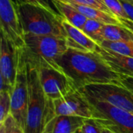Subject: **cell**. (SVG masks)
<instances>
[{"label":"cell","instance_id":"1","mask_svg":"<svg viewBox=\"0 0 133 133\" xmlns=\"http://www.w3.org/2000/svg\"><path fill=\"white\" fill-rule=\"evenodd\" d=\"M56 64L76 90L94 84L122 85L121 75L113 71L97 51L68 48Z\"/></svg>","mask_w":133,"mask_h":133},{"label":"cell","instance_id":"2","mask_svg":"<svg viewBox=\"0 0 133 133\" xmlns=\"http://www.w3.org/2000/svg\"><path fill=\"white\" fill-rule=\"evenodd\" d=\"M22 50L26 62L37 70L41 68L60 69L56 61L68 50V46L65 37L25 33Z\"/></svg>","mask_w":133,"mask_h":133},{"label":"cell","instance_id":"3","mask_svg":"<svg viewBox=\"0 0 133 133\" xmlns=\"http://www.w3.org/2000/svg\"><path fill=\"white\" fill-rule=\"evenodd\" d=\"M26 61V60H25ZM26 63L28 105L25 133H42L45 124L53 118V101L49 100L41 85L38 71Z\"/></svg>","mask_w":133,"mask_h":133},{"label":"cell","instance_id":"4","mask_svg":"<svg viewBox=\"0 0 133 133\" xmlns=\"http://www.w3.org/2000/svg\"><path fill=\"white\" fill-rule=\"evenodd\" d=\"M25 33L36 35H50L66 38L62 23L63 17L48 9L31 4L17 6Z\"/></svg>","mask_w":133,"mask_h":133},{"label":"cell","instance_id":"5","mask_svg":"<svg viewBox=\"0 0 133 133\" xmlns=\"http://www.w3.org/2000/svg\"><path fill=\"white\" fill-rule=\"evenodd\" d=\"M84 96L91 106L93 118L98 125L109 129L114 133H133L132 114L87 94Z\"/></svg>","mask_w":133,"mask_h":133},{"label":"cell","instance_id":"6","mask_svg":"<svg viewBox=\"0 0 133 133\" xmlns=\"http://www.w3.org/2000/svg\"><path fill=\"white\" fill-rule=\"evenodd\" d=\"M79 90L99 101L108 103L133 115V93L122 85L94 84Z\"/></svg>","mask_w":133,"mask_h":133},{"label":"cell","instance_id":"7","mask_svg":"<svg viewBox=\"0 0 133 133\" xmlns=\"http://www.w3.org/2000/svg\"><path fill=\"white\" fill-rule=\"evenodd\" d=\"M28 105V83L26 74V63L22 48L19 50V61L17 73L14 87L11 94V115L25 129Z\"/></svg>","mask_w":133,"mask_h":133},{"label":"cell","instance_id":"8","mask_svg":"<svg viewBox=\"0 0 133 133\" xmlns=\"http://www.w3.org/2000/svg\"><path fill=\"white\" fill-rule=\"evenodd\" d=\"M1 36L18 48L24 45V30L18 7L12 0H0Z\"/></svg>","mask_w":133,"mask_h":133},{"label":"cell","instance_id":"9","mask_svg":"<svg viewBox=\"0 0 133 133\" xmlns=\"http://www.w3.org/2000/svg\"><path fill=\"white\" fill-rule=\"evenodd\" d=\"M37 71L42 89L51 101L64 97L77 90L70 79L60 69L41 68Z\"/></svg>","mask_w":133,"mask_h":133},{"label":"cell","instance_id":"10","mask_svg":"<svg viewBox=\"0 0 133 133\" xmlns=\"http://www.w3.org/2000/svg\"><path fill=\"white\" fill-rule=\"evenodd\" d=\"M19 50L11 42L1 36L0 46V90L8 91L10 94L15 85Z\"/></svg>","mask_w":133,"mask_h":133},{"label":"cell","instance_id":"11","mask_svg":"<svg viewBox=\"0 0 133 133\" xmlns=\"http://www.w3.org/2000/svg\"><path fill=\"white\" fill-rule=\"evenodd\" d=\"M54 115L81 117L86 119L93 118L91 106L79 90L67 96L53 101Z\"/></svg>","mask_w":133,"mask_h":133},{"label":"cell","instance_id":"12","mask_svg":"<svg viewBox=\"0 0 133 133\" xmlns=\"http://www.w3.org/2000/svg\"><path fill=\"white\" fill-rule=\"evenodd\" d=\"M62 23L67 34L66 43L68 48L83 51H97L99 45L82 30L73 26L65 19H62Z\"/></svg>","mask_w":133,"mask_h":133},{"label":"cell","instance_id":"13","mask_svg":"<svg viewBox=\"0 0 133 133\" xmlns=\"http://www.w3.org/2000/svg\"><path fill=\"white\" fill-rule=\"evenodd\" d=\"M85 119L81 117L55 115L45 124L42 133H75L83 126Z\"/></svg>","mask_w":133,"mask_h":133},{"label":"cell","instance_id":"14","mask_svg":"<svg viewBox=\"0 0 133 133\" xmlns=\"http://www.w3.org/2000/svg\"><path fill=\"white\" fill-rule=\"evenodd\" d=\"M97 51L102 56L107 64L115 72L127 77L133 78V58L121 55L107 50L100 46Z\"/></svg>","mask_w":133,"mask_h":133},{"label":"cell","instance_id":"15","mask_svg":"<svg viewBox=\"0 0 133 133\" xmlns=\"http://www.w3.org/2000/svg\"><path fill=\"white\" fill-rule=\"evenodd\" d=\"M64 1L66 2L70 5H72L73 8H75L78 12H79L87 19H94L100 23H102L104 24L122 25L119 19L116 16L111 15L106 12H104L101 9L90 7V6L83 5L76 2H74L71 0H64Z\"/></svg>","mask_w":133,"mask_h":133},{"label":"cell","instance_id":"16","mask_svg":"<svg viewBox=\"0 0 133 133\" xmlns=\"http://www.w3.org/2000/svg\"><path fill=\"white\" fill-rule=\"evenodd\" d=\"M54 2L63 19H66L77 28L80 30L83 29L85 23L88 19L86 16L64 0H54Z\"/></svg>","mask_w":133,"mask_h":133},{"label":"cell","instance_id":"17","mask_svg":"<svg viewBox=\"0 0 133 133\" xmlns=\"http://www.w3.org/2000/svg\"><path fill=\"white\" fill-rule=\"evenodd\" d=\"M104 40L130 41V31L122 25L104 24L103 29Z\"/></svg>","mask_w":133,"mask_h":133},{"label":"cell","instance_id":"18","mask_svg":"<svg viewBox=\"0 0 133 133\" xmlns=\"http://www.w3.org/2000/svg\"><path fill=\"white\" fill-rule=\"evenodd\" d=\"M98 45L104 50L121 55L133 58V45L131 41H112L104 40Z\"/></svg>","mask_w":133,"mask_h":133},{"label":"cell","instance_id":"19","mask_svg":"<svg viewBox=\"0 0 133 133\" xmlns=\"http://www.w3.org/2000/svg\"><path fill=\"white\" fill-rule=\"evenodd\" d=\"M104 23L98 21L88 19L85 23L82 30L97 44H100L104 40Z\"/></svg>","mask_w":133,"mask_h":133},{"label":"cell","instance_id":"20","mask_svg":"<svg viewBox=\"0 0 133 133\" xmlns=\"http://www.w3.org/2000/svg\"><path fill=\"white\" fill-rule=\"evenodd\" d=\"M11 115V94L8 91L0 90V124Z\"/></svg>","mask_w":133,"mask_h":133},{"label":"cell","instance_id":"21","mask_svg":"<svg viewBox=\"0 0 133 133\" xmlns=\"http://www.w3.org/2000/svg\"><path fill=\"white\" fill-rule=\"evenodd\" d=\"M15 4L19 6L21 5L24 4H31V5H40L42 7H44L48 9V10L56 13L59 14V12L54 2V0H12Z\"/></svg>","mask_w":133,"mask_h":133},{"label":"cell","instance_id":"22","mask_svg":"<svg viewBox=\"0 0 133 133\" xmlns=\"http://www.w3.org/2000/svg\"><path fill=\"white\" fill-rule=\"evenodd\" d=\"M111 12L118 19H129L128 15L125 11L120 0H103Z\"/></svg>","mask_w":133,"mask_h":133},{"label":"cell","instance_id":"23","mask_svg":"<svg viewBox=\"0 0 133 133\" xmlns=\"http://www.w3.org/2000/svg\"><path fill=\"white\" fill-rule=\"evenodd\" d=\"M3 125L5 126V133H25L24 129L19 125L12 115H9L5 118Z\"/></svg>","mask_w":133,"mask_h":133},{"label":"cell","instance_id":"24","mask_svg":"<svg viewBox=\"0 0 133 133\" xmlns=\"http://www.w3.org/2000/svg\"><path fill=\"white\" fill-rule=\"evenodd\" d=\"M71 1L76 2L78 4H80V5H83L96 8V9H101L104 12H106L111 15H113L111 12V11L109 10V9L108 8V6L105 5V3L104 2L103 0H71Z\"/></svg>","mask_w":133,"mask_h":133},{"label":"cell","instance_id":"25","mask_svg":"<svg viewBox=\"0 0 133 133\" xmlns=\"http://www.w3.org/2000/svg\"><path fill=\"white\" fill-rule=\"evenodd\" d=\"M80 129L83 133H101L100 125L94 118L85 119L84 123Z\"/></svg>","mask_w":133,"mask_h":133},{"label":"cell","instance_id":"26","mask_svg":"<svg viewBox=\"0 0 133 133\" xmlns=\"http://www.w3.org/2000/svg\"><path fill=\"white\" fill-rule=\"evenodd\" d=\"M122 2V5L125 9V11L126 12L129 19H130L131 21L133 22V3L125 1V0H120Z\"/></svg>","mask_w":133,"mask_h":133},{"label":"cell","instance_id":"27","mask_svg":"<svg viewBox=\"0 0 133 133\" xmlns=\"http://www.w3.org/2000/svg\"><path fill=\"white\" fill-rule=\"evenodd\" d=\"M121 83L123 87H125L133 93V78L121 75Z\"/></svg>","mask_w":133,"mask_h":133},{"label":"cell","instance_id":"28","mask_svg":"<svg viewBox=\"0 0 133 133\" xmlns=\"http://www.w3.org/2000/svg\"><path fill=\"white\" fill-rule=\"evenodd\" d=\"M122 26L124 27L127 28L129 31H131L133 34V22L130 19H118Z\"/></svg>","mask_w":133,"mask_h":133},{"label":"cell","instance_id":"29","mask_svg":"<svg viewBox=\"0 0 133 133\" xmlns=\"http://www.w3.org/2000/svg\"><path fill=\"white\" fill-rule=\"evenodd\" d=\"M101 127V133H114L111 130H110L109 129L106 128V127H104V126H101L100 125Z\"/></svg>","mask_w":133,"mask_h":133},{"label":"cell","instance_id":"30","mask_svg":"<svg viewBox=\"0 0 133 133\" xmlns=\"http://www.w3.org/2000/svg\"><path fill=\"white\" fill-rule=\"evenodd\" d=\"M0 133H5V126H4V125H3V123L0 124Z\"/></svg>","mask_w":133,"mask_h":133},{"label":"cell","instance_id":"31","mask_svg":"<svg viewBox=\"0 0 133 133\" xmlns=\"http://www.w3.org/2000/svg\"><path fill=\"white\" fill-rule=\"evenodd\" d=\"M130 41L132 42V44L133 45V34L130 31Z\"/></svg>","mask_w":133,"mask_h":133},{"label":"cell","instance_id":"32","mask_svg":"<svg viewBox=\"0 0 133 133\" xmlns=\"http://www.w3.org/2000/svg\"><path fill=\"white\" fill-rule=\"evenodd\" d=\"M75 133H83V132H82L81 129H78V130H77V131H76Z\"/></svg>","mask_w":133,"mask_h":133},{"label":"cell","instance_id":"33","mask_svg":"<svg viewBox=\"0 0 133 133\" xmlns=\"http://www.w3.org/2000/svg\"><path fill=\"white\" fill-rule=\"evenodd\" d=\"M125 1H127V2H132V3H133V0H125Z\"/></svg>","mask_w":133,"mask_h":133}]
</instances>
